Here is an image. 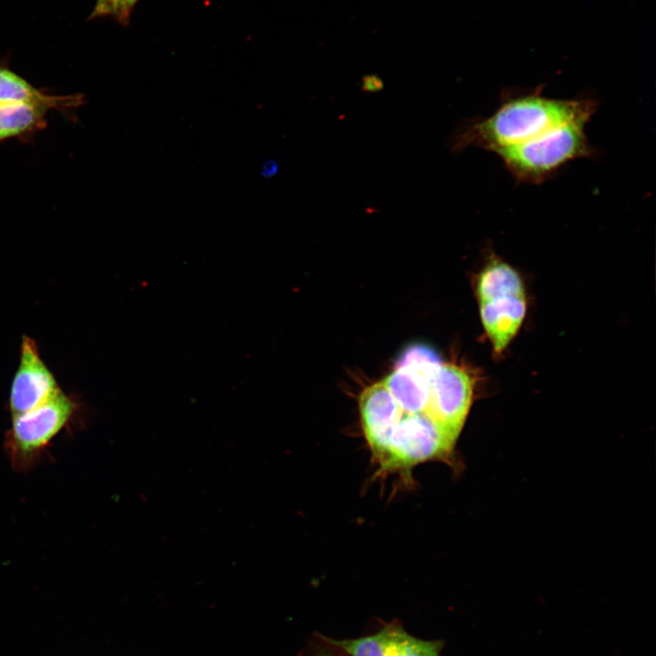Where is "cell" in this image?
Wrapping results in <instances>:
<instances>
[{
	"label": "cell",
	"mask_w": 656,
	"mask_h": 656,
	"mask_svg": "<svg viewBox=\"0 0 656 656\" xmlns=\"http://www.w3.org/2000/svg\"><path fill=\"white\" fill-rule=\"evenodd\" d=\"M384 87L383 80L374 74L365 75L362 77L361 88L365 93L381 91Z\"/></svg>",
	"instance_id": "8fae6325"
},
{
	"label": "cell",
	"mask_w": 656,
	"mask_h": 656,
	"mask_svg": "<svg viewBox=\"0 0 656 656\" xmlns=\"http://www.w3.org/2000/svg\"><path fill=\"white\" fill-rule=\"evenodd\" d=\"M139 0H97L88 20L111 17L122 26H128L131 14Z\"/></svg>",
	"instance_id": "30bf717a"
},
{
	"label": "cell",
	"mask_w": 656,
	"mask_h": 656,
	"mask_svg": "<svg viewBox=\"0 0 656 656\" xmlns=\"http://www.w3.org/2000/svg\"><path fill=\"white\" fill-rule=\"evenodd\" d=\"M61 392L56 377L42 359L36 341L24 335L19 364L10 388L12 416L28 412Z\"/></svg>",
	"instance_id": "277c9868"
},
{
	"label": "cell",
	"mask_w": 656,
	"mask_h": 656,
	"mask_svg": "<svg viewBox=\"0 0 656 656\" xmlns=\"http://www.w3.org/2000/svg\"><path fill=\"white\" fill-rule=\"evenodd\" d=\"M586 125L568 124L494 153L518 180L540 183L569 162L594 154L586 136Z\"/></svg>",
	"instance_id": "7a4b0ae2"
},
{
	"label": "cell",
	"mask_w": 656,
	"mask_h": 656,
	"mask_svg": "<svg viewBox=\"0 0 656 656\" xmlns=\"http://www.w3.org/2000/svg\"><path fill=\"white\" fill-rule=\"evenodd\" d=\"M596 108V101L589 97L552 98L538 90L512 96L489 117L461 122L452 133L448 147L453 153L471 146L494 153L568 124H587Z\"/></svg>",
	"instance_id": "6da1fadb"
},
{
	"label": "cell",
	"mask_w": 656,
	"mask_h": 656,
	"mask_svg": "<svg viewBox=\"0 0 656 656\" xmlns=\"http://www.w3.org/2000/svg\"><path fill=\"white\" fill-rule=\"evenodd\" d=\"M77 402L63 391L45 404L13 416L5 447L12 466L26 470L39 458L45 448L72 420Z\"/></svg>",
	"instance_id": "3957f363"
},
{
	"label": "cell",
	"mask_w": 656,
	"mask_h": 656,
	"mask_svg": "<svg viewBox=\"0 0 656 656\" xmlns=\"http://www.w3.org/2000/svg\"><path fill=\"white\" fill-rule=\"evenodd\" d=\"M47 111L26 104H0V141L42 129L46 124Z\"/></svg>",
	"instance_id": "9c48e42d"
},
{
	"label": "cell",
	"mask_w": 656,
	"mask_h": 656,
	"mask_svg": "<svg viewBox=\"0 0 656 656\" xmlns=\"http://www.w3.org/2000/svg\"><path fill=\"white\" fill-rule=\"evenodd\" d=\"M84 103L82 95L55 96L45 93L9 68L0 66V104H26L67 112Z\"/></svg>",
	"instance_id": "52a82bcc"
},
{
	"label": "cell",
	"mask_w": 656,
	"mask_h": 656,
	"mask_svg": "<svg viewBox=\"0 0 656 656\" xmlns=\"http://www.w3.org/2000/svg\"><path fill=\"white\" fill-rule=\"evenodd\" d=\"M475 292L478 302L498 297L526 295L520 273L510 264L491 255L476 278Z\"/></svg>",
	"instance_id": "ba28073f"
},
{
	"label": "cell",
	"mask_w": 656,
	"mask_h": 656,
	"mask_svg": "<svg viewBox=\"0 0 656 656\" xmlns=\"http://www.w3.org/2000/svg\"><path fill=\"white\" fill-rule=\"evenodd\" d=\"M483 329L495 354L500 355L521 328L527 313L526 295H512L478 302Z\"/></svg>",
	"instance_id": "8992f818"
},
{
	"label": "cell",
	"mask_w": 656,
	"mask_h": 656,
	"mask_svg": "<svg viewBox=\"0 0 656 656\" xmlns=\"http://www.w3.org/2000/svg\"><path fill=\"white\" fill-rule=\"evenodd\" d=\"M278 171L277 163L273 160L267 161L263 166L264 176H273Z\"/></svg>",
	"instance_id": "7c38bea8"
},
{
	"label": "cell",
	"mask_w": 656,
	"mask_h": 656,
	"mask_svg": "<svg viewBox=\"0 0 656 656\" xmlns=\"http://www.w3.org/2000/svg\"><path fill=\"white\" fill-rule=\"evenodd\" d=\"M315 656H337L326 651H320Z\"/></svg>",
	"instance_id": "4fadbf2b"
},
{
	"label": "cell",
	"mask_w": 656,
	"mask_h": 656,
	"mask_svg": "<svg viewBox=\"0 0 656 656\" xmlns=\"http://www.w3.org/2000/svg\"><path fill=\"white\" fill-rule=\"evenodd\" d=\"M325 640L350 656H439L443 645L441 641L417 639L396 625L358 639Z\"/></svg>",
	"instance_id": "5b68a950"
}]
</instances>
